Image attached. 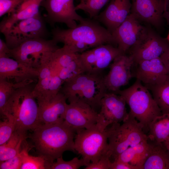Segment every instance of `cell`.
<instances>
[{"label": "cell", "instance_id": "cell-31", "mask_svg": "<svg viewBox=\"0 0 169 169\" xmlns=\"http://www.w3.org/2000/svg\"><path fill=\"white\" fill-rule=\"evenodd\" d=\"M51 165L50 169H78L81 166H87L84 159L81 158L79 159L77 157L74 158L71 160L65 161L61 156L56 159Z\"/></svg>", "mask_w": 169, "mask_h": 169}, {"label": "cell", "instance_id": "cell-20", "mask_svg": "<svg viewBox=\"0 0 169 169\" xmlns=\"http://www.w3.org/2000/svg\"><path fill=\"white\" fill-rule=\"evenodd\" d=\"M105 9L95 18L111 33L131 13V0H110Z\"/></svg>", "mask_w": 169, "mask_h": 169}, {"label": "cell", "instance_id": "cell-22", "mask_svg": "<svg viewBox=\"0 0 169 169\" xmlns=\"http://www.w3.org/2000/svg\"><path fill=\"white\" fill-rule=\"evenodd\" d=\"M43 0H26L1 21V32L15 23L30 18L40 13L39 7Z\"/></svg>", "mask_w": 169, "mask_h": 169}, {"label": "cell", "instance_id": "cell-9", "mask_svg": "<svg viewBox=\"0 0 169 169\" xmlns=\"http://www.w3.org/2000/svg\"><path fill=\"white\" fill-rule=\"evenodd\" d=\"M45 20L40 13L30 18L18 21L1 32L9 48L14 49L28 40L44 38L48 34Z\"/></svg>", "mask_w": 169, "mask_h": 169}, {"label": "cell", "instance_id": "cell-19", "mask_svg": "<svg viewBox=\"0 0 169 169\" xmlns=\"http://www.w3.org/2000/svg\"><path fill=\"white\" fill-rule=\"evenodd\" d=\"M37 69L9 57H0V80H13L14 83L38 80Z\"/></svg>", "mask_w": 169, "mask_h": 169}, {"label": "cell", "instance_id": "cell-33", "mask_svg": "<svg viewBox=\"0 0 169 169\" xmlns=\"http://www.w3.org/2000/svg\"><path fill=\"white\" fill-rule=\"evenodd\" d=\"M23 150L14 156L4 161L0 162V169H20L23 164Z\"/></svg>", "mask_w": 169, "mask_h": 169}, {"label": "cell", "instance_id": "cell-3", "mask_svg": "<svg viewBox=\"0 0 169 169\" xmlns=\"http://www.w3.org/2000/svg\"><path fill=\"white\" fill-rule=\"evenodd\" d=\"M30 134L29 138L40 155L51 163L66 151L76 152L74 140L76 131L64 121L55 124H42Z\"/></svg>", "mask_w": 169, "mask_h": 169}, {"label": "cell", "instance_id": "cell-11", "mask_svg": "<svg viewBox=\"0 0 169 169\" xmlns=\"http://www.w3.org/2000/svg\"><path fill=\"white\" fill-rule=\"evenodd\" d=\"M126 104L121 95L113 92H107L101 101L96 125L105 130L110 125L126 120L129 116Z\"/></svg>", "mask_w": 169, "mask_h": 169}, {"label": "cell", "instance_id": "cell-4", "mask_svg": "<svg viewBox=\"0 0 169 169\" xmlns=\"http://www.w3.org/2000/svg\"><path fill=\"white\" fill-rule=\"evenodd\" d=\"M107 91L104 77L100 74L85 72L64 82L59 92L69 102H82L96 110L100 108L101 100Z\"/></svg>", "mask_w": 169, "mask_h": 169}, {"label": "cell", "instance_id": "cell-18", "mask_svg": "<svg viewBox=\"0 0 169 169\" xmlns=\"http://www.w3.org/2000/svg\"><path fill=\"white\" fill-rule=\"evenodd\" d=\"M132 72L133 77L139 80L145 86L158 84L168 75L160 57L134 63Z\"/></svg>", "mask_w": 169, "mask_h": 169}, {"label": "cell", "instance_id": "cell-39", "mask_svg": "<svg viewBox=\"0 0 169 169\" xmlns=\"http://www.w3.org/2000/svg\"><path fill=\"white\" fill-rule=\"evenodd\" d=\"M163 17L169 25V0H164V9Z\"/></svg>", "mask_w": 169, "mask_h": 169}, {"label": "cell", "instance_id": "cell-28", "mask_svg": "<svg viewBox=\"0 0 169 169\" xmlns=\"http://www.w3.org/2000/svg\"><path fill=\"white\" fill-rule=\"evenodd\" d=\"M30 148L26 143L22 146L23 161L21 169H50L52 163L42 155L36 156L30 155Z\"/></svg>", "mask_w": 169, "mask_h": 169}, {"label": "cell", "instance_id": "cell-12", "mask_svg": "<svg viewBox=\"0 0 169 169\" xmlns=\"http://www.w3.org/2000/svg\"><path fill=\"white\" fill-rule=\"evenodd\" d=\"M74 0H43L40 6L46 10L44 19L51 26L56 23L65 24L69 28L76 27V21H83L85 18L76 12Z\"/></svg>", "mask_w": 169, "mask_h": 169}, {"label": "cell", "instance_id": "cell-38", "mask_svg": "<svg viewBox=\"0 0 169 169\" xmlns=\"http://www.w3.org/2000/svg\"><path fill=\"white\" fill-rule=\"evenodd\" d=\"M169 74V47L160 57Z\"/></svg>", "mask_w": 169, "mask_h": 169}, {"label": "cell", "instance_id": "cell-37", "mask_svg": "<svg viewBox=\"0 0 169 169\" xmlns=\"http://www.w3.org/2000/svg\"><path fill=\"white\" fill-rule=\"evenodd\" d=\"M10 49L6 42L0 39V57H9L10 54Z\"/></svg>", "mask_w": 169, "mask_h": 169}, {"label": "cell", "instance_id": "cell-24", "mask_svg": "<svg viewBox=\"0 0 169 169\" xmlns=\"http://www.w3.org/2000/svg\"><path fill=\"white\" fill-rule=\"evenodd\" d=\"M141 169H169V153L162 143L154 142Z\"/></svg>", "mask_w": 169, "mask_h": 169}, {"label": "cell", "instance_id": "cell-36", "mask_svg": "<svg viewBox=\"0 0 169 169\" xmlns=\"http://www.w3.org/2000/svg\"><path fill=\"white\" fill-rule=\"evenodd\" d=\"M110 169H136V168L129 163L118 160H114L112 161Z\"/></svg>", "mask_w": 169, "mask_h": 169}, {"label": "cell", "instance_id": "cell-43", "mask_svg": "<svg viewBox=\"0 0 169 169\" xmlns=\"http://www.w3.org/2000/svg\"></svg>", "mask_w": 169, "mask_h": 169}, {"label": "cell", "instance_id": "cell-30", "mask_svg": "<svg viewBox=\"0 0 169 169\" xmlns=\"http://www.w3.org/2000/svg\"><path fill=\"white\" fill-rule=\"evenodd\" d=\"M110 0H85L75 7L76 10H82L94 19L101 9Z\"/></svg>", "mask_w": 169, "mask_h": 169}, {"label": "cell", "instance_id": "cell-15", "mask_svg": "<svg viewBox=\"0 0 169 169\" xmlns=\"http://www.w3.org/2000/svg\"><path fill=\"white\" fill-rule=\"evenodd\" d=\"M98 115V113L86 103L71 101L67 105L64 121L76 132L96 125Z\"/></svg>", "mask_w": 169, "mask_h": 169}, {"label": "cell", "instance_id": "cell-26", "mask_svg": "<svg viewBox=\"0 0 169 169\" xmlns=\"http://www.w3.org/2000/svg\"><path fill=\"white\" fill-rule=\"evenodd\" d=\"M145 86L151 91L162 114H169V74L161 83Z\"/></svg>", "mask_w": 169, "mask_h": 169}, {"label": "cell", "instance_id": "cell-6", "mask_svg": "<svg viewBox=\"0 0 169 169\" xmlns=\"http://www.w3.org/2000/svg\"><path fill=\"white\" fill-rule=\"evenodd\" d=\"M129 115L128 118L122 125L115 123L107 128L108 154L114 160L127 149L148 140L142 125L135 118Z\"/></svg>", "mask_w": 169, "mask_h": 169}, {"label": "cell", "instance_id": "cell-25", "mask_svg": "<svg viewBox=\"0 0 169 169\" xmlns=\"http://www.w3.org/2000/svg\"><path fill=\"white\" fill-rule=\"evenodd\" d=\"M147 135L148 140L162 143L169 137V114H162L150 123Z\"/></svg>", "mask_w": 169, "mask_h": 169}, {"label": "cell", "instance_id": "cell-42", "mask_svg": "<svg viewBox=\"0 0 169 169\" xmlns=\"http://www.w3.org/2000/svg\"><path fill=\"white\" fill-rule=\"evenodd\" d=\"M85 0H80V2H82V1H84Z\"/></svg>", "mask_w": 169, "mask_h": 169}, {"label": "cell", "instance_id": "cell-35", "mask_svg": "<svg viewBox=\"0 0 169 169\" xmlns=\"http://www.w3.org/2000/svg\"><path fill=\"white\" fill-rule=\"evenodd\" d=\"M108 154L105 155L98 161L90 163L84 169H110L112 161Z\"/></svg>", "mask_w": 169, "mask_h": 169}, {"label": "cell", "instance_id": "cell-29", "mask_svg": "<svg viewBox=\"0 0 169 169\" xmlns=\"http://www.w3.org/2000/svg\"><path fill=\"white\" fill-rule=\"evenodd\" d=\"M30 82L16 83L7 80H0V112L3 110L16 88Z\"/></svg>", "mask_w": 169, "mask_h": 169}, {"label": "cell", "instance_id": "cell-41", "mask_svg": "<svg viewBox=\"0 0 169 169\" xmlns=\"http://www.w3.org/2000/svg\"><path fill=\"white\" fill-rule=\"evenodd\" d=\"M167 39L168 41L169 42V32L168 33L167 35Z\"/></svg>", "mask_w": 169, "mask_h": 169}, {"label": "cell", "instance_id": "cell-8", "mask_svg": "<svg viewBox=\"0 0 169 169\" xmlns=\"http://www.w3.org/2000/svg\"><path fill=\"white\" fill-rule=\"evenodd\" d=\"M58 43L52 39H30L10 49L9 57L38 70L49 54L60 48Z\"/></svg>", "mask_w": 169, "mask_h": 169}, {"label": "cell", "instance_id": "cell-14", "mask_svg": "<svg viewBox=\"0 0 169 169\" xmlns=\"http://www.w3.org/2000/svg\"><path fill=\"white\" fill-rule=\"evenodd\" d=\"M134 63L133 58L125 54H121L114 59L108 74L104 77L107 91L116 92L128 83L133 77L132 69Z\"/></svg>", "mask_w": 169, "mask_h": 169}, {"label": "cell", "instance_id": "cell-16", "mask_svg": "<svg viewBox=\"0 0 169 169\" xmlns=\"http://www.w3.org/2000/svg\"><path fill=\"white\" fill-rule=\"evenodd\" d=\"M141 22L130 13L111 33L117 48L126 53L136 42L146 29Z\"/></svg>", "mask_w": 169, "mask_h": 169}, {"label": "cell", "instance_id": "cell-7", "mask_svg": "<svg viewBox=\"0 0 169 169\" xmlns=\"http://www.w3.org/2000/svg\"><path fill=\"white\" fill-rule=\"evenodd\" d=\"M107 128L103 130L96 125L89 129L76 131L74 148L76 152L82 156L87 166L90 163L97 161L104 156L108 155Z\"/></svg>", "mask_w": 169, "mask_h": 169}, {"label": "cell", "instance_id": "cell-2", "mask_svg": "<svg viewBox=\"0 0 169 169\" xmlns=\"http://www.w3.org/2000/svg\"><path fill=\"white\" fill-rule=\"evenodd\" d=\"M36 83L32 82L16 88L0 112L1 116L13 120L15 131L21 134L33 131L42 124L38 103L33 94Z\"/></svg>", "mask_w": 169, "mask_h": 169}, {"label": "cell", "instance_id": "cell-21", "mask_svg": "<svg viewBox=\"0 0 169 169\" xmlns=\"http://www.w3.org/2000/svg\"><path fill=\"white\" fill-rule=\"evenodd\" d=\"M67 99L59 92L49 101L37 102L39 115L42 124H55L64 121Z\"/></svg>", "mask_w": 169, "mask_h": 169}, {"label": "cell", "instance_id": "cell-10", "mask_svg": "<svg viewBox=\"0 0 169 169\" xmlns=\"http://www.w3.org/2000/svg\"><path fill=\"white\" fill-rule=\"evenodd\" d=\"M169 47L167 39L160 36L151 28L146 29L129 50L134 63L160 57Z\"/></svg>", "mask_w": 169, "mask_h": 169}, {"label": "cell", "instance_id": "cell-27", "mask_svg": "<svg viewBox=\"0 0 169 169\" xmlns=\"http://www.w3.org/2000/svg\"><path fill=\"white\" fill-rule=\"evenodd\" d=\"M27 137L26 133L21 134L15 131L7 142L0 145V162L10 159L18 154Z\"/></svg>", "mask_w": 169, "mask_h": 169}, {"label": "cell", "instance_id": "cell-32", "mask_svg": "<svg viewBox=\"0 0 169 169\" xmlns=\"http://www.w3.org/2000/svg\"><path fill=\"white\" fill-rule=\"evenodd\" d=\"M0 122V145L7 142L15 130V125L13 120L10 118H6Z\"/></svg>", "mask_w": 169, "mask_h": 169}, {"label": "cell", "instance_id": "cell-23", "mask_svg": "<svg viewBox=\"0 0 169 169\" xmlns=\"http://www.w3.org/2000/svg\"><path fill=\"white\" fill-rule=\"evenodd\" d=\"M38 70V80L33 90V95L37 102L48 101L49 84L53 73L49 56Z\"/></svg>", "mask_w": 169, "mask_h": 169}, {"label": "cell", "instance_id": "cell-1", "mask_svg": "<svg viewBox=\"0 0 169 169\" xmlns=\"http://www.w3.org/2000/svg\"><path fill=\"white\" fill-rule=\"evenodd\" d=\"M52 39L61 43L72 52L80 54L100 45H116L110 33L97 21L85 19L74 28L51 30Z\"/></svg>", "mask_w": 169, "mask_h": 169}, {"label": "cell", "instance_id": "cell-13", "mask_svg": "<svg viewBox=\"0 0 169 169\" xmlns=\"http://www.w3.org/2000/svg\"><path fill=\"white\" fill-rule=\"evenodd\" d=\"M121 54L117 47L105 44L86 50L79 54V56L86 73L100 74Z\"/></svg>", "mask_w": 169, "mask_h": 169}, {"label": "cell", "instance_id": "cell-17", "mask_svg": "<svg viewBox=\"0 0 169 169\" xmlns=\"http://www.w3.org/2000/svg\"><path fill=\"white\" fill-rule=\"evenodd\" d=\"M165 0H131V13L141 22L157 28L163 26Z\"/></svg>", "mask_w": 169, "mask_h": 169}, {"label": "cell", "instance_id": "cell-34", "mask_svg": "<svg viewBox=\"0 0 169 169\" xmlns=\"http://www.w3.org/2000/svg\"><path fill=\"white\" fill-rule=\"evenodd\" d=\"M26 0H0V17L13 11Z\"/></svg>", "mask_w": 169, "mask_h": 169}, {"label": "cell", "instance_id": "cell-40", "mask_svg": "<svg viewBox=\"0 0 169 169\" xmlns=\"http://www.w3.org/2000/svg\"><path fill=\"white\" fill-rule=\"evenodd\" d=\"M169 153V137L162 143Z\"/></svg>", "mask_w": 169, "mask_h": 169}, {"label": "cell", "instance_id": "cell-5", "mask_svg": "<svg viewBox=\"0 0 169 169\" xmlns=\"http://www.w3.org/2000/svg\"><path fill=\"white\" fill-rule=\"evenodd\" d=\"M114 93L124 98L130 109L129 114L142 125L144 131L148 130L152 120L162 114L149 90L137 79L129 88Z\"/></svg>", "mask_w": 169, "mask_h": 169}]
</instances>
